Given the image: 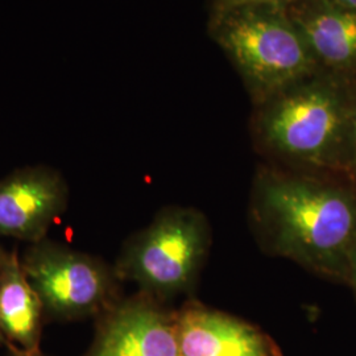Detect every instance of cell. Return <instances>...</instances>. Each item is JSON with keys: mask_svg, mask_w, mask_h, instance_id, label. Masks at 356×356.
I'll return each mask as SVG.
<instances>
[{"mask_svg": "<svg viewBox=\"0 0 356 356\" xmlns=\"http://www.w3.org/2000/svg\"><path fill=\"white\" fill-rule=\"evenodd\" d=\"M250 222L260 247L317 275L344 280L356 248V191L312 172L259 169Z\"/></svg>", "mask_w": 356, "mask_h": 356, "instance_id": "obj_1", "label": "cell"}, {"mask_svg": "<svg viewBox=\"0 0 356 356\" xmlns=\"http://www.w3.org/2000/svg\"><path fill=\"white\" fill-rule=\"evenodd\" d=\"M318 73V72H317ZM306 76L259 103L254 134L289 169L346 168L355 95L334 76Z\"/></svg>", "mask_w": 356, "mask_h": 356, "instance_id": "obj_2", "label": "cell"}, {"mask_svg": "<svg viewBox=\"0 0 356 356\" xmlns=\"http://www.w3.org/2000/svg\"><path fill=\"white\" fill-rule=\"evenodd\" d=\"M211 35L257 103L318 72L319 64L288 6L243 3L218 7Z\"/></svg>", "mask_w": 356, "mask_h": 356, "instance_id": "obj_3", "label": "cell"}, {"mask_svg": "<svg viewBox=\"0 0 356 356\" xmlns=\"http://www.w3.org/2000/svg\"><path fill=\"white\" fill-rule=\"evenodd\" d=\"M211 244L202 211L169 206L124 245L115 272L157 301L191 292Z\"/></svg>", "mask_w": 356, "mask_h": 356, "instance_id": "obj_4", "label": "cell"}, {"mask_svg": "<svg viewBox=\"0 0 356 356\" xmlns=\"http://www.w3.org/2000/svg\"><path fill=\"white\" fill-rule=\"evenodd\" d=\"M22 268L44 310L60 319L106 313L118 302L115 268L54 243H33Z\"/></svg>", "mask_w": 356, "mask_h": 356, "instance_id": "obj_5", "label": "cell"}, {"mask_svg": "<svg viewBox=\"0 0 356 356\" xmlns=\"http://www.w3.org/2000/svg\"><path fill=\"white\" fill-rule=\"evenodd\" d=\"M90 356H182L175 314L139 294L104 313Z\"/></svg>", "mask_w": 356, "mask_h": 356, "instance_id": "obj_6", "label": "cell"}, {"mask_svg": "<svg viewBox=\"0 0 356 356\" xmlns=\"http://www.w3.org/2000/svg\"><path fill=\"white\" fill-rule=\"evenodd\" d=\"M67 202L64 181L47 169H28L0 181V235L41 242Z\"/></svg>", "mask_w": 356, "mask_h": 356, "instance_id": "obj_7", "label": "cell"}, {"mask_svg": "<svg viewBox=\"0 0 356 356\" xmlns=\"http://www.w3.org/2000/svg\"><path fill=\"white\" fill-rule=\"evenodd\" d=\"M175 318L182 356H279L266 332L227 313L191 302Z\"/></svg>", "mask_w": 356, "mask_h": 356, "instance_id": "obj_8", "label": "cell"}, {"mask_svg": "<svg viewBox=\"0 0 356 356\" xmlns=\"http://www.w3.org/2000/svg\"><path fill=\"white\" fill-rule=\"evenodd\" d=\"M288 11L319 66L356 69V8L335 0H294Z\"/></svg>", "mask_w": 356, "mask_h": 356, "instance_id": "obj_9", "label": "cell"}, {"mask_svg": "<svg viewBox=\"0 0 356 356\" xmlns=\"http://www.w3.org/2000/svg\"><path fill=\"white\" fill-rule=\"evenodd\" d=\"M44 307L13 251L0 270V332L13 355L40 356Z\"/></svg>", "mask_w": 356, "mask_h": 356, "instance_id": "obj_10", "label": "cell"}, {"mask_svg": "<svg viewBox=\"0 0 356 356\" xmlns=\"http://www.w3.org/2000/svg\"><path fill=\"white\" fill-rule=\"evenodd\" d=\"M346 169L356 179V95L354 108H353V116H351V126H350L348 153H347V165H346Z\"/></svg>", "mask_w": 356, "mask_h": 356, "instance_id": "obj_11", "label": "cell"}, {"mask_svg": "<svg viewBox=\"0 0 356 356\" xmlns=\"http://www.w3.org/2000/svg\"><path fill=\"white\" fill-rule=\"evenodd\" d=\"M294 0H216V7H227L234 4H243V3H275V4H282L289 6Z\"/></svg>", "mask_w": 356, "mask_h": 356, "instance_id": "obj_12", "label": "cell"}, {"mask_svg": "<svg viewBox=\"0 0 356 356\" xmlns=\"http://www.w3.org/2000/svg\"><path fill=\"white\" fill-rule=\"evenodd\" d=\"M347 280L351 281V284L354 285L356 291V248L351 254V260H350V267H348V277Z\"/></svg>", "mask_w": 356, "mask_h": 356, "instance_id": "obj_13", "label": "cell"}, {"mask_svg": "<svg viewBox=\"0 0 356 356\" xmlns=\"http://www.w3.org/2000/svg\"><path fill=\"white\" fill-rule=\"evenodd\" d=\"M8 256H10V254L6 252V251L0 247V270H1V268L4 267L6 261L8 260Z\"/></svg>", "mask_w": 356, "mask_h": 356, "instance_id": "obj_14", "label": "cell"}, {"mask_svg": "<svg viewBox=\"0 0 356 356\" xmlns=\"http://www.w3.org/2000/svg\"><path fill=\"white\" fill-rule=\"evenodd\" d=\"M335 1H338V3H341V4H344V6H347V7L356 8V0H335Z\"/></svg>", "mask_w": 356, "mask_h": 356, "instance_id": "obj_15", "label": "cell"}, {"mask_svg": "<svg viewBox=\"0 0 356 356\" xmlns=\"http://www.w3.org/2000/svg\"><path fill=\"white\" fill-rule=\"evenodd\" d=\"M4 343V338H3V335H1V332H0V344Z\"/></svg>", "mask_w": 356, "mask_h": 356, "instance_id": "obj_16", "label": "cell"}, {"mask_svg": "<svg viewBox=\"0 0 356 356\" xmlns=\"http://www.w3.org/2000/svg\"><path fill=\"white\" fill-rule=\"evenodd\" d=\"M13 356H17V355H13ZM40 356H41V355H40Z\"/></svg>", "mask_w": 356, "mask_h": 356, "instance_id": "obj_17", "label": "cell"}]
</instances>
